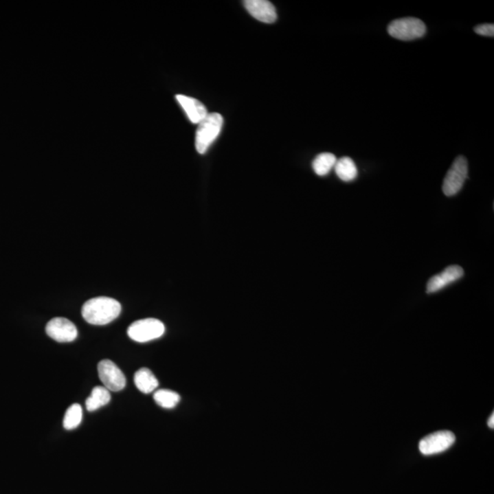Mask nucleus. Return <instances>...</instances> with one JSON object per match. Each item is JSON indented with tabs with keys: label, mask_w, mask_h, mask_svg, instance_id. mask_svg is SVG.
Masks as SVG:
<instances>
[{
	"label": "nucleus",
	"mask_w": 494,
	"mask_h": 494,
	"mask_svg": "<svg viewBox=\"0 0 494 494\" xmlns=\"http://www.w3.org/2000/svg\"><path fill=\"white\" fill-rule=\"evenodd\" d=\"M121 304L109 297H96L87 300L82 308V318L92 325H106L120 315Z\"/></svg>",
	"instance_id": "obj_1"
},
{
	"label": "nucleus",
	"mask_w": 494,
	"mask_h": 494,
	"mask_svg": "<svg viewBox=\"0 0 494 494\" xmlns=\"http://www.w3.org/2000/svg\"><path fill=\"white\" fill-rule=\"evenodd\" d=\"M223 125V118L218 113H211L198 124L195 136L196 150L200 154L206 153L210 146L219 136Z\"/></svg>",
	"instance_id": "obj_2"
},
{
	"label": "nucleus",
	"mask_w": 494,
	"mask_h": 494,
	"mask_svg": "<svg viewBox=\"0 0 494 494\" xmlns=\"http://www.w3.org/2000/svg\"><path fill=\"white\" fill-rule=\"evenodd\" d=\"M392 37L401 41H413L426 34V25L416 18H404L392 21L388 27Z\"/></svg>",
	"instance_id": "obj_3"
},
{
	"label": "nucleus",
	"mask_w": 494,
	"mask_h": 494,
	"mask_svg": "<svg viewBox=\"0 0 494 494\" xmlns=\"http://www.w3.org/2000/svg\"><path fill=\"white\" fill-rule=\"evenodd\" d=\"M165 333V325L159 319L148 318L133 322L128 327L129 338L137 342H148L161 338Z\"/></svg>",
	"instance_id": "obj_4"
},
{
	"label": "nucleus",
	"mask_w": 494,
	"mask_h": 494,
	"mask_svg": "<svg viewBox=\"0 0 494 494\" xmlns=\"http://www.w3.org/2000/svg\"><path fill=\"white\" fill-rule=\"evenodd\" d=\"M468 178V162L465 157H458L444 179L443 192L446 196L456 195Z\"/></svg>",
	"instance_id": "obj_5"
},
{
	"label": "nucleus",
	"mask_w": 494,
	"mask_h": 494,
	"mask_svg": "<svg viewBox=\"0 0 494 494\" xmlns=\"http://www.w3.org/2000/svg\"><path fill=\"white\" fill-rule=\"evenodd\" d=\"M456 441V437L449 430H441L422 438L419 442V451L423 455H435L446 451Z\"/></svg>",
	"instance_id": "obj_6"
},
{
	"label": "nucleus",
	"mask_w": 494,
	"mask_h": 494,
	"mask_svg": "<svg viewBox=\"0 0 494 494\" xmlns=\"http://www.w3.org/2000/svg\"><path fill=\"white\" fill-rule=\"evenodd\" d=\"M99 378L107 390L120 392L125 388L126 380L123 372L115 363L110 360H103L98 363Z\"/></svg>",
	"instance_id": "obj_7"
},
{
	"label": "nucleus",
	"mask_w": 494,
	"mask_h": 494,
	"mask_svg": "<svg viewBox=\"0 0 494 494\" xmlns=\"http://www.w3.org/2000/svg\"><path fill=\"white\" fill-rule=\"evenodd\" d=\"M47 335L58 342L74 341L78 335L76 325L65 318H54L46 325Z\"/></svg>",
	"instance_id": "obj_8"
},
{
	"label": "nucleus",
	"mask_w": 494,
	"mask_h": 494,
	"mask_svg": "<svg viewBox=\"0 0 494 494\" xmlns=\"http://www.w3.org/2000/svg\"><path fill=\"white\" fill-rule=\"evenodd\" d=\"M245 7L254 18L264 23H274L277 21V10L274 5L267 0H247Z\"/></svg>",
	"instance_id": "obj_9"
},
{
	"label": "nucleus",
	"mask_w": 494,
	"mask_h": 494,
	"mask_svg": "<svg viewBox=\"0 0 494 494\" xmlns=\"http://www.w3.org/2000/svg\"><path fill=\"white\" fill-rule=\"evenodd\" d=\"M464 275L462 267L459 266H451L447 267L440 274L432 277L427 282V292L429 294L435 293L446 288L449 284L460 280Z\"/></svg>",
	"instance_id": "obj_10"
},
{
	"label": "nucleus",
	"mask_w": 494,
	"mask_h": 494,
	"mask_svg": "<svg viewBox=\"0 0 494 494\" xmlns=\"http://www.w3.org/2000/svg\"><path fill=\"white\" fill-rule=\"evenodd\" d=\"M176 99L193 124L200 123L209 114L205 106L197 99L183 95L176 96Z\"/></svg>",
	"instance_id": "obj_11"
},
{
	"label": "nucleus",
	"mask_w": 494,
	"mask_h": 494,
	"mask_svg": "<svg viewBox=\"0 0 494 494\" xmlns=\"http://www.w3.org/2000/svg\"><path fill=\"white\" fill-rule=\"evenodd\" d=\"M135 385L140 392L150 394L159 388V381L153 372L148 368H142L135 374Z\"/></svg>",
	"instance_id": "obj_12"
},
{
	"label": "nucleus",
	"mask_w": 494,
	"mask_h": 494,
	"mask_svg": "<svg viewBox=\"0 0 494 494\" xmlns=\"http://www.w3.org/2000/svg\"><path fill=\"white\" fill-rule=\"evenodd\" d=\"M110 400H111V394L109 390H107L104 386H96L91 396L87 399L85 405L89 412H93L109 404Z\"/></svg>",
	"instance_id": "obj_13"
},
{
	"label": "nucleus",
	"mask_w": 494,
	"mask_h": 494,
	"mask_svg": "<svg viewBox=\"0 0 494 494\" xmlns=\"http://www.w3.org/2000/svg\"><path fill=\"white\" fill-rule=\"evenodd\" d=\"M334 168L337 176L344 181H352L358 175V170L355 161L348 157H344L337 161Z\"/></svg>",
	"instance_id": "obj_14"
},
{
	"label": "nucleus",
	"mask_w": 494,
	"mask_h": 494,
	"mask_svg": "<svg viewBox=\"0 0 494 494\" xmlns=\"http://www.w3.org/2000/svg\"><path fill=\"white\" fill-rule=\"evenodd\" d=\"M337 158L331 153H322L313 162V170L317 175L325 176L335 167Z\"/></svg>",
	"instance_id": "obj_15"
},
{
	"label": "nucleus",
	"mask_w": 494,
	"mask_h": 494,
	"mask_svg": "<svg viewBox=\"0 0 494 494\" xmlns=\"http://www.w3.org/2000/svg\"><path fill=\"white\" fill-rule=\"evenodd\" d=\"M154 400L162 408L171 409L181 401V396L176 392L168 390V389H159L154 394Z\"/></svg>",
	"instance_id": "obj_16"
},
{
	"label": "nucleus",
	"mask_w": 494,
	"mask_h": 494,
	"mask_svg": "<svg viewBox=\"0 0 494 494\" xmlns=\"http://www.w3.org/2000/svg\"><path fill=\"white\" fill-rule=\"evenodd\" d=\"M82 419V409L79 404L71 405L66 411L63 427L66 430H73L79 427Z\"/></svg>",
	"instance_id": "obj_17"
},
{
	"label": "nucleus",
	"mask_w": 494,
	"mask_h": 494,
	"mask_svg": "<svg viewBox=\"0 0 494 494\" xmlns=\"http://www.w3.org/2000/svg\"><path fill=\"white\" fill-rule=\"evenodd\" d=\"M474 32L479 35L493 37L494 25L491 23L479 25V26L474 27Z\"/></svg>",
	"instance_id": "obj_18"
},
{
	"label": "nucleus",
	"mask_w": 494,
	"mask_h": 494,
	"mask_svg": "<svg viewBox=\"0 0 494 494\" xmlns=\"http://www.w3.org/2000/svg\"><path fill=\"white\" fill-rule=\"evenodd\" d=\"M488 426L491 427V429H493L494 427V415L492 414V416H490L489 420H488Z\"/></svg>",
	"instance_id": "obj_19"
}]
</instances>
